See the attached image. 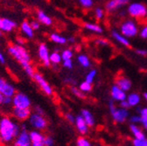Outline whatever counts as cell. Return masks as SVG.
Listing matches in <instances>:
<instances>
[{
	"instance_id": "1",
	"label": "cell",
	"mask_w": 147,
	"mask_h": 146,
	"mask_svg": "<svg viewBox=\"0 0 147 146\" xmlns=\"http://www.w3.org/2000/svg\"><path fill=\"white\" fill-rule=\"evenodd\" d=\"M21 131V126L11 117L4 116L0 120V143L11 144Z\"/></svg>"
},
{
	"instance_id": "2",
	"label": "cell",
	"mask_w": 147,
	"mask_h": 146,
	"mask_svg": "<svg viewBox=\"0 0 147 146\" xmlns=\"http://www.w3.org/2000/svg\"><path fill=\"white\" fill-rule=\"evenodd\" d=\"M8 52L20 64L24 62H31L28 52L22 45H12L8 47Z\"/></svg>"
},
{
	"instance_id": "3",
	"label": "cell",
	"mask_w": 147,
	"mask_h": 146,
	"mask_svg": "<svg viewBox=\"0 0 147 146\" xmlns=\"http://www.w3.org/2000/svg\"><path fill=\"white\" fill-rule=\"evenodd\" d=\"M28 122L30 125L36 131H43L47 127V121L43 116V115L38 113L31 114L30 117L28 118Z\"/></svg>"
},
{
	"instance_id": "4",
	"label": "cell",
	"mask_w": 147,
	"mask_h": 146,
	"mask_svg": "<svg viewBox=\"0 0 147 146\" xmlns=\"http://www.w3.org/2000/svg\"><path fill=\"white\" fill-rule=\"evenodd\" d=\"M121 33L126 38L135 37L138 32L137 24L133 20H126L120 26Z\"/></svg>"
},
{
	"instance_id": "5",
	"label": "cell",
	"mask_w": 147,
	"mask_h": 146,
	"mask_svg": "<svg viewBox=\"0 0 147 146\" xmlns=\"http://www.w3.org/2000/svg\"><path fill=\"white\" fill-rule=\"evenodd\" d=\"M12 105L15 108H30L32 105V102L28 96L24 93L18 92L16 93L15 96L12 97Z\"/></svg>"
},
{
	"instance_id": "6",
	"label": "cell",
	"mask_w": 147,
	"mask_h": 146,
	"mask_svg": "<svg viewBox=\"0 0 147 146\" xmlns=\"http://www.w3.org/2000/svg\"><path fill=\"white\" fill-rule=\"evenodd\" d=\"M128 12L131 17L137 19H143L147 15V8L140 3H133L129 5Z\"/></svg>"
},
{
	"instance_id": "7",
	"label": "cell",
	"mask_w": 147,
	"mask_h": 146,
	"mask_svg": "<svg viewBox=\"0 0 147 146\" xmlns=\"http://www.w3.org/2000/svg\"><path fill=\"white\" fill-rule=\"evenodd\" d=\"M109 109L114 120L117 122H123L128 116V112L125 108H117L112 102H109Z\"/></svg>"
},
{
	"instance_id": "8",
	"label": "cell",
	"mask_w": 147,
	"mask_h": 146,
	"mask_svg": "<svg viewBox=\"0 0 147 146\" xmlns=\"http://www.w3.org/2000/svg\"><path fill=\"white\" fill-rule=\"evenodd\" d=\"M33 79L46 95H47V96H52L53 95L52 87L50 86V84L45 80V78L40 74V73H36L35 72V74L33 75Z\"/></svg>"
},
{
	"instance_id": "9",
	"label": "cell",
	"mask_w": 147,
	"mask_h": 146,
	"mask_svg": "<svg viewBox=\"0 0 147 146\" xmlns=\"http://www.w3.org/2000/svg\"><path fill=\"white\" fill-rule=\"evenodd\" d=\"M32 142L30 138V134L27 130H21L15 138L13 146H31Z\"/></svg>"
},
{
	"instance_id": "10",
	"label": "cell",
	"mask_w": 147,
	"mask_h": 146,
	"mask_svg": "<svg viewBox=\"0 0 147 146\" xmlns=\"http://www.w3.org/2000/svg\"><path fill=\"white\" fill-rule=\"evenodd\" d=\"M0 92L3 94L4 96L13 97L16 94V89L9 81L3 78H0Z\"/></svg>"
},
{
	"instance_id": "11",
	"label": "cell",
	"mask_w": 147,
	"mask_h": 146,
	"mask_svg": "<svg viewBox=\"0 0 147 146\" xmlns=\"http://www.w3.org/2000/svg\"><path fill=\"white\" fill-rule=\"evenodd\" d=\"M38 54L39 58L43 63L45 67H49L51 62H50V54H49V49L45 43H41L39 46V50H38Z\"/></svg>"
},
{
	"instance_id": "12",
	"label": "cell",
	"mask_w": 147,
	"mask_h": 146,
	"mask_svg": "<svg viewBox=\"0 0 147 146\" xmlns=\"http://www.w3.org/2000/svg\"><path fill=\"white\" fill-rule=\"evenodd\" d=\"M30 108H12V116L18 121H26L31 116Z\"/></svg>"
},
{
	"instance_id": "13",
	"label": "cell",
	"mask_w": 147,
	"mask_h": 146,
	"mask_svg": "<svg viewBox=\"0 0 147 146\" xmlns=\"http://www.w3.org/2000/svg\"><path fill=\"white\" fill-rule=\"evenodd\" d=\"M17 27V23L10 19H3L0 17V30L5 32H11Z\"/></svg>"
},
{
	"instance_id": "14",
	"label": "cell",
	"mask_w": 147,
	"mask_h": 146,
	"mask_svg": "<svg viewBox=\"0 0 147 146\" xmlns=\"http://www.w3.org/2000/svg\"><path fill=\"white\" fill-rule=\"evenodd\" d=\"M129 2V0H110L106 4V10L109 12L115 11L116 10L125 5Z\"/></svg>"
},
{
	"instance_id": "15",
	"label": "cell",
	"mask_w": 147,
	"mask_h": 146,
	"mask_svg": "<svg viewBox=\"0 0 147 146\" xmlns=\"http://www.w3.org/2000/svg\"><path fill=\"white\" fill-rule=\"evenodd\" d=\"M111 96H112L113 99H115L117 101L122 102L123 100H126V95L124 93V91L122 90L117 85L113 86L112 88H111Z\"/></svg>"
},
{
	"instance_id": "16",
	"label": "cell",
	"mask_w": 147,
	"mask_h": 146,
	"mask_svg": "<svg viewBox=\"0 0 147 146\" xmlns=\"http://www.w3.org/2000/svg\"><path fill=\"white\" fill-rule=\"evenodd\" d=\"M76 128L77 130L80 131V133L82 134H86L87 131H88V124L86 123L83 116L82 115L80 116H77L76 117Z\"/></svg>"
},
{
	"instance_id": "17",
	"label": "cell",
	"mask_w": 147,
	"mask_h": 146,
	"mask_svg": "<svg viewBox=\"0 0 147 146\" xmlns=\"http://www.w3.org/2000/svg\"><path fill=\"white\" fill-rule=\"evenodd\" d=\"M20 30L21 32L26 36L27 38H32L33 37V35H34V30L32 28L31 26V24L25 20L21 23V26H20Z\"/></svg>"
},
{
	"instance_id": "18",
	"label": "cell",
	"mask_w": 147,
	"mask_h": 146,
	"mask_svg": "<svg viewBox=\"0 0 147 146\" xmlns=\"http://www.w3.org/2000/svg\"><path fill=\"white\" fill-rule=\"evenodd\" d=\"M37 17H38V20L40 21V23H41L45 26H51L53 23L52 19L44 11L40 10L38 12H37Z\"/></svg>"
},
{
	"instance_id": "19",
	"label": "cell",
	"mask_w": 147,
	"mask_h": 146,
	"mask_svg": "<svg viewBox=\"0 0 147 146\" xmlns=\"http://www.w3.org/2000/svg\"><path fill=\"white\" fill-rule=\"evenodd\" d=\"M30 134V138L32 143H42L45 137L42 135V133L40 132V131H32L29 132Z\"/></svg>"
},
{
	"instance_id": "20",
	"label": "cell",
	"mask_w": 147,
	"mask_h": 146,
	"mask_svg": "<svg viewBox=\"0 0 147 146\" xmlns=\"http://www.w3.org/2000/svg\"><path fill=\"white\" fill-rule=\"evenodd\" d=\"M117 86L119 87L123 91H128V90H130L131 87V83L127 78L121 77L117 81Z\"/></svg>"
},
{
	"instance_id": "21",
	"label": "cell",
	"mask_w": 147,
	"mask_h": 146,
	"mask_svg": "<svg viewBox=\"0 0 147 146\" xmlns=\"http://www.w3.org/2000/svg\"><path fill=\"white\" fill-rule=\"evenodd\" d=\"M111 33H112V36L114 37V39L117 42H119L120 44H122V45H123L125 46H130V42H129L127 38L124 37V36L122 33H119V32H117L116 31H113Z\"/></svg>"
},
{
	"instance_id": "22",
	"label": "cell",
	"mask_w": 147,
	"mask_h": 146,
	"mask_svg": "<svg viewBox=\"0 0 147 146\" xmlns=\"http://www.w3.org/2000/svg\"><path fill=\"white\" fill-rule=\"evenodd\" d=\"M50 40L56 43V44H59V45H64L67 42V39L63 37V36L58 34V33H52L50 35Z\"/></svg>"
},
{
	"instance_id": "23",
	"label": "cell",
	"mask_w": 147,
	"mask_h": 146,
	"mask_svg": "<svg viewBox=\"0 0 147 146\" xmlns=\"http://www.w3.org/2000/svg\"><path fill=\"white\" fill-rule=\"evenodd\" d=\"M82 116H83L86 123L88 124V126H93L95 123V120L94 117L92 116L91 112H89L87 109H82Z\"/></svg>"
},
{
	"instance_id": "24",
	"label": "cell",
	"mask_w": 147,
	"mask_h": 146,
	"mask_svg": "<svg viewBox=\"0 0 147 146\" xmlns=\"http://www.w3.org/2000/svg\"><path fill=\"white\" fill-rule=\"evenodd\" d=\"M131 132L133 133V135L135 136V137L137 139H139V140H144V139H146L145 137H144V133L142 132V131L139 129V128L137 125L131 124Z\"/></svg>"
},
{
	"instance_id": "25",
	"label": "cell",
	"mask_w": 147,
	"mask_h": 146,
	"mask_svg": "<svg viewBox=\"0 0 147 146\" xmlns=\"http://www.w3.org/2000/svg\"><path fill=\"white\" fill-rule=\"evenodd\" d=\"M23 69L25 70V72L26 73V75H29L30 77L33 78V75L35 74V70L33 68V67L32 66L31 62H24L21 64Z\"/></svg>"
},
{
	"instance_id": "26",
	"label": "cell",
	"mask_w": 147,
	"mask_h": 146,
	"mask_svg": "<svg viewBox=\"0 0 147 146\" xmlns=\"http://www.w3.org/2000/svg\"><path fill=\"white\" fill-rule=\"evenodd\" d=\"M127 102H129L130 106H136L140 102V96L138 94H136V93L131 94L130 96H128V98H127Z\"/></svg>"
},
{
	"instance_id": "27",
	"label": "cell",
	"mask_w": 147,
	"mask_h": 146,
	"mask_svg": "<svg viewBox=\"0 0 147 146\" xmlns=\"http://www.w3.org/2000/svg\"><path fill=\"white\" fill-rule=\"evenodd\" d=\"M62 61L61 58V54L57 52H53L50 54V62L53 65H57L59 63H61V61Z\"/></svg>"
},
{
	"instance_id": "28",
	"label": "cell",
	"mask_w": 147,
	"mask_h": 146,
	"mask_svg": "<svg viewBox=\"0 0 147 146\" xmlns=\"http://www.w3.org/2000/svg\"><path fill=\"white\" fill-rule=\"evenodd\" d=\"M85 28L91 31V32H96V33H101L102 32V28L98 26V25H96V24H90V23H86L84 25Z\"/></svg>"
},
{
	"instance_id": "29",
	"label": "cell",
	"mask_w": 147,
	"mask_h": 146,
	"mask_svg": "<svg viewBox=\"0 0 147 146\" xmlns=\"http://www.w3.org/2000/svg\"><path fill=\"white\" fill-rule=\"evenodd\" d=\"M78 60V62L83 67H88L90 66V61H89V59L88 58L87 55L85 54H81V55L78 56L77 58Z\"/></svg>"
},
{
	"instance_id": "30",
	"label": "cell",
	"mask_w": 147,
	"mask_h": 146,
	"mask_svg": "<svg viewBox=\"0 0 147 146\" xmlns=\"http://www.w3.org/2000/svg\"><path fill=\"white\" fill-rule=\"evenodd\" d=\"M140 117H141V122L143 123L144 129L147 130V108H143L140 110Z\"/></svg>"
},
{
	"instance_id": "31",
	"label": "cell",
	"mask_w": 147,
	"mask_h": 146,
	"mask_svg": "<svg viewBox=\"0 0 147 146\" xmlns=\"http://www.w3.org/2000/svg\"><path fill=\"white\" fill-rule=\"evenodd\" d=\"M71 92L75 95L76 96H77L78 98H81V99H83L85 98V95H84V92H82V91L77 87H71Z\"/></svg>"
},
{
	"instance_id": "32",
	"label": "cell",
	"mask_w": 147,
	"mask_h": 146,
	"mask_svg": "<svg viewBox=\"0 0 147 146\" xmlns=\"http://www.w3.org/2000/svg\"><path fill=\"white\" fill-rule=\"evenodd\" d=\"M73 57V52L70 49H66L64 51H62L61 52V58L62 61H66V60H70Z\"/></svg>"
},
{
	"instance_id": "33",
	"label": "cell",
	"mask_w": 147,
	"mask_h": 146,
	"mask_svg": "<svg viewBox=\"0 0 147 146\" xmlns=\"http://www.w3.org/2000/svg\"><path fill=\"white\" fill-rule=\"evenodd\" d=\"M80 89L82 91V92H89V91L92 89V85L91 83L88 82V81H84L80 85Z\"/></svg>"
},
{
	"instance_id": "34",
	"label": "cell",
	"mask_w": 147,
	"mask_h": 146,
	"mask_svg": "<svg viewBox=\"0 0 147 146\" xmlns=\"http://www.w3.org/2000/svg\"><path fill=\"white\" fill-rule=\"evenodd\" d=\"M96 70H91L88 74L87 75V76H86V81H88V82H89V83H92L93 82V81H94V79H95V77H96Z\"/></svg>"
},
{
	"instance_id": "35",
	"label": "cell",
	"mask_w": 147,
	"mask_h": 146,
	"mask_svg": "<svg viewBox=\"0 0 147 146\" xmlns=\"http://www.w3.org/2000/svg\"><path fill=\"white\" fill-rule=\"evenodd\" d=\"M76 146H92L88 139L84 137H79L76 142Z\"/></svg>"
},
{
	"instance_id": "36",
	"label": "cell",
	"mask_w": 147,
	"mask_h": 146,
	"mask_svg": "<svg viewBox=\"0 0 147 146\" xmlns=\"http://www.w3.org/2000/svg\"><path fill=\"white\" fill-rule=\"evenodd\" d=\"M42 143L44 144V146H53V144H54V140H53V138L52 137L47 136V137H45V138H44Z\"/></svg>"
},
{
	"instance_id": "37",
	"label": "cell",
	"mask_w": 147,
	"mask_h": 146,
	"mask_svg": "<svg viewBox=\"0 0 147 146\" xmlns=\"http://www.w3.org/2000/svg\"><path fill=\"white\" fill-rule=\"evenodd\" d=\"M81 5L85 8H89L93 5V0H79Z\"/></svg>"
},
{
	"instance_id": "38",
	"label": "cell",
	"mask_w": 147,
	"mask_h": 146,
	"mask_svg": "<svg viewBox=\"0 0 147 146\" xmlns=\"http://www.w3.org/2000/svg\"><path fill=\"white\" fill-rule=\"evenodd\" d=\"M96 17L97 20H102V17H104V11H103V10L101 9V8H97L96 10Z\"/></svg>"
},
{
	"instance_id": "39",
	"label": "cell",
	"mask_w": 147,
	"mask_h": 146,
	"mask_svg": "<svg viewBox=\"0 0 147 146\" xmlns=\"http://www.w3.org/2000/svg\"><path fill=\"white\" fill-rule=\"evenodd\" d=\"M12 104V97H9V96H4V99H3V102H2V105H5V106H9Z\"/></svg>"
},
{
	"instance_id": "40",
	"label": "cell",
	"mask_w": 147,
	"mask_h": 146,
	"mask_svg": "<svg viewBox=\"0 0 147 146\" xmlns=\"http://www.w3.org/2000/svg\"><path fill=\"white\" fill-rule=\"evenodd\" d=\"M30 24H31V26H32V28L33 30H39L40 27V23L39 20L38 21H37V20H32V21L30 22Z\"/></svg>"
},
{
	"instance_id": "41",
	"label": "cell",
	"mask_w": 147,
	"mask_h": 146,
	"mask_svg": "<svg viewBox=\"0 0 147 146\" xmlns=\"http://www.w3.org/2000/svg\"><path fill=\"white\" fill-rule=\"evenodd\" d=\"M63 67H66V68L71 69V68L73 67V61H72V59L63 61Z\"/></svg>"
},
{
	"instance_id": "42",
	"label": "cell",
	"mask_w": 147,
	"mask_h": 146,
	"mask_svg": "<svg viewBox=\"0 0 147 146\" xmlns=\"http://www.w3.org/2000/svg\"><path fill=\"white\" fill-rule=\"evenodd\" d=\"M140 36L143 39H147V26H144V28L140 32Z\"/></svg>"
},
{
	"instance_id": "43",
	"label": "cell",
	"mask_w": 147,
	"mask_h": 146,
	"mask_svg": "<svg viewBox=\"0 0 147 146\" xmlns=\"http://www.w3.org/2000/svg\"><path fill=\"white\" fill-rule=\"evenodd\" d=\"M66 118H67V120L68 121V122H76V117L74 116L72 114H67L66 115Z\"/></svg>"
},
{
	"instance_id": "44",
	"label": "cell",
	"mask_w": 147,
	"mask_h": 146,
	"mask_svg": "<svg viewBox=\"0 0 147 146\" xmlns=\"http://www.w3.org/2000/svg\"><path fill=\"white\" fill-rule=\"evenodd\" d=\"M136 52L138 54H139V55H141V56H146L147 55V51L144 49H138Z\"/></svg>"
},
{
	"instance_id": "45",
	"label": "cell",
	"mask_w": 147,
	"mask_h": 146,
	"mask_svg": "<svg viewBox=\"0 0 147 146\" xmlns=\"http://www.w3.org/2000/svg\"><path fill=\"white\" fill-rule=\"evenodd\" d=\"M131 121L133 123H135V122H141V117L140 116H133L131 118Z\"/></svg>"
},
{
	"instance_id": "46",
	"label": "cell",
	"mask_w": 147,
	"mask_h": 146,
	"mask_svg": "<svg viewBox=\"0 0 147 146\" xmlns=\"http://www.w3.org/2000/svg\"><path fill=\"white\" fill-rule=\"evenodd\" d=\"M34 110H35L36 113H38V114H40V115L44 114V110L42 109V108H40V106H36L35 108H34Z\"/></svg>"
},
{
	"instance_id": "47",
	"label": "cell",
	"mask_w": 147,
	"mask_h": 146,
	"mask_svg": "<svg viewBox=\"0 0 147 146\" xmlns=\"http://www.w3.org/2000/svg\"><path fill=\"white\" fill-rule=\"evenodd\" d=\"M142 141L143 140H139V139L135 138L133 140V145L134 146H142Z\"/></svg>"
},
{
	"instance_id": "48",
	"label": "cell",
	"mask_w": 147,
	"mask_h": 146,
	"mask_svg": "<svg viewBox=\"0 0 147 146\" xmlns=\"http://www.w3.org/2000/svg\"><path fill=\"white\" fill-rule=\"evenodd\" d=\"M121 106H122V108H129V107H130V104H129V102H128L126 100H123V101L121 102Z\"/></svg>"
},
{
	"instance_id": "49",
	"label": "cell",
	"mask_w": 147,
	"mask_h": 146,
	"mask_svg": "<svg viewBox=\"0 0 147 146\" xmlns=\"http://www.w3.org/2000/svg\"><path fill=\"white\" fill-rule=\"evenodd\" d=\"M96 42H97L99 45H102V46H105V45L108 44L107 41H106L105 40H102V39H98V40H96Z\"/></svg>"
},
{
	"instance_id": "50",
	"label": "cell",
	"mask_w": 147,
	"mask_h": 146,
	"mask_svg": "<svg viewBox=\"0 0 147 146\" xmlns=\"http://www.w3.org/2000/svg\"><path fill=\"white\" fill-rule=\"evenodd\" d=\"M0 63H2V64L5 63V58L4 54L1 52H0Z\"/></svg>"
},
{
	"instance_id": "51",
	"label": "cell",
	"mask_w": 147,
	"mask_h": 146,
	"mask_svg": "<svg viewBox=\"0 0 147 146\" xmlns=\"http://www.w3.org/2000/svg\"><path fill=\"white\" fill-rule=\"evenodd\" d=\"M65 81H66L67 83H70V84H71V83H72V84H75V83H76V81H74V80H72L71 78H67V79H66V80H65Z\"/></svg>"
},
{
	"instance_id": "52",
	"label": "cell",
	"mask_w": 147,
	"mask_h": 146,
	"mask_svg": "<svg viewBox=\"0 0 147 146\" xmlns=\"http://www.w3.org/2000/svg\"><path fill=\"white\" fill-rule=\"evenodd\" d=\"M67 41H69L70 43H75L76 42V39L74 38V37H70L67 39Z\"/></svg>"
},
{
	"instance_id": "53",
	"label": "cell",
	"mask_w": 147,
	"mask_h": 146,
	"mask_svg": "<svg viewBox=\"0 0 147 146\" xmlns=\"http://www.w3.org/2000/svg\"><path fill=\"white\" fill-rule=\"evenodd\" d=\"M3 99H4V96H3V94L1 92H0V104H2Z\"/></svg>"
},
{
	"instance_id": "54",
	"label": "cell",
	"mask_w": 147,
	"mask_h": 146,
	"mask_svg": "<svg viewBox=\"0 0 147 146\" xmlns=\"http://www.w3.org/2000/svg\"><path fill=\"white\" fill-rule=\"evenodd\" d=\"M31 146H44L43 143H32Z\"/></svg>"
},
{
	"instance_id": "55",
	"label": "cell",
	"mask_w": 147,
	"mask_h": 146,
	"mask_svg": "<svg viewBox=\"0 0 147 146\" xmlns=\"http://www.w3.org/2000/svg\"><path fill=\"white\" fill-rule=\"evenodd\" d=\"M142 146H147V140L146 139L142 141Z\"/></svg>"
},
{
	"instance_id": "56",
	"label": "cell",
	"mask_w": 147,
	"mask_h": 146,
	"mask_svg": "<svg viewBox=\"0 0 147 146\" xmlns=\"http://www.w3.org/2000/svg\"><path fill=\"white\" fill-rule=\"evenodd\" d=\"M144 96L145 100L147 101V93H144Z\"/></svg>"
},
{
	"instance_id": "57",
	"label": "cell",
	"mask_w": 147,
	"mask_h": 146,
	"mask_svg": "<svg viewBox=\"0 0 147 146\" xmlns=\"http://www.w3.org/2000/svg\"><path fill=\"white\" fill-rule=\"evenodd\" d=\"M2 32H2L1 30H0V37H1V36H2Z\"/></svg>"
}]
</instances>
